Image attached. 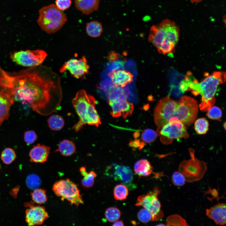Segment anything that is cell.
Listing matches in <instances>:
<instances>
[{
  "mask_svg": "<svg viewBox=\"0 0 226 226\" xmlns=\"http://www.w3.org/2000/svg\"><path fill=\"white\" fill-rule=\"evenodd\" d=\"M108 76L116 87H124L133 80V75L124 69H114L108 73Z\"/></svg>",
  "mask_w": 226,
  "mask_h": 226,
  "instance_id": "cell-16",
  "label": "cell"
},
{
  "mask_svg": "<svg viewBox=\"0 0 226 226\" xmlns=\"http://www.w3.org/2000/svg\"><path fill=\"white\" fill-rule=\"evenodd\" d=\"M16 154L14 150L10 148H6L2 152L1 159L5 164H11L16 158Z\"/></svg>",
  "mask_w": 226,
  "mask_h": 226,
  "instance_id": "cell-31",
  "label": "cell"
},
{
  "mask_svg": "<svg viewBox=\"0 0 226 226\" xmlns=\"http://www.w3.org/2000/svg\"><path fill=\"white\" fill-rule=\"evenodd\" d=\"M226 205L219 203L206 209V214L217 224L224 225L226 223Z\"/></svg>",
  "mask_w": 226,
  "mask_h": 226,
  "instance_id": "cell-18",
  "label": "cell"
},
{
  "mask_svg": "<svg viewBox=\"0 0 226 226\" xmlns=\"http://www.w3.org/2000/svg\"><path fill=\"white\" fill-rule=\"evenodd\" d=\"M72 103L79 117V121L72 127L75 132H78L86 124L98 127L101 124L95 108L96 100L93 96L88 94L85 90H81L76 93Z\"/></svg>",
  "mask_w": 226,
  "mask_h": 226,
  "instance_id": "cell-3",
  "label": "cell"
},
{
  "mask_svg": "<svg viewBox=\"0 0 226 226\" xmlns=\"http://www.w3.org/2000/svg\"><path fill=\"white\" fill-rule=\"evenodd\" d=\"M137 217L139 221L143 223H148L152 220L150 213L144 208H142L139 211L137 214Z\"/></svg>",
  "mask_w": 226,
  "mask_h": 226,
  "instance_id": "cell-36",
  "label": "cell"
},
{
  "mask_svg": "<svg viewBox=\"0 0 226 226\" xmlns=\"http://www.w3.org/2000/svg\"><path fill=\"white\" fill-rule=\"evenodd\" d=\"M129 144L131 146L134 148H137L139 147L140 149L144 145V142L140 143L139 140L137 139L130 141Z\"/></svg>",
  "mask_w": 226,
  "mask_h": 226,
  "instance_id": "cell-40",
  "label": "cell"
},
{
  "mask_svg": "<svg viewBox=\"0 0 226 226\" xmlns=\"http://www.w3.org/2000/svg\"><path fill=\"white\" fill-rule=\"evenodd\" d=\"M209 123L204 118H200L196 120L194 123V128L196 133L200 135L206 134L208 130Z\"/></svg>",
  "mask_w": 226,
  "mask_h": 226,
  "instance_id": "cell-30",
  "label": "cell"
},
{
  "mask_svg": "<svg viewBox=\"0 0 226 226\" xmlns=\"http://www.w3.org/2000/svg\"><path fill=\"white\" fill-rule=\"evenodd\" d=\"M28 208L25 210V219L29 226L42 224L48 218V214L45 207L40 206H34L32 203L25 204Z\"/></svg>",
  "mask_w": 226,
  "mask_h": 226,
  "instance_id": "cell-15",
  "label": "cell"
},
{
  "mask_svg": "<svg viewBox=\"0 0 226 226\" xmlns=\"http://www.w3.org/2000/svg\"><path fill=\"white\" fill-rule=\"evenodd\" d=\"M52 189L56 195L60 197L62 201L67 200L71 205L78 206L84 203L77 186L68 179L61 180L55 182Z\"/></svg>",
  "mask_w": 226,
  "mask_h": 226,
  "instance_id": "cell-6",
  "label": "cell"
},
{
  "mask_svg": "<svg viewBox=\"0 0 226 226\" xmlns=\"http://www.w3.org/2000/svg\"><path fill=\"white\" fill-rule=\"evenodd\" d=\"M160 192V190L155 186L152 191L147 194L139 196L135 204L137 206H142L150 213L152 217V221L159 220L164 216L158 197Z\"/></svg>",
  "mask_w": 226,
  "mask_h": 226,
  "instance_id": "cell-10",
  "label": "cell"
},
{
  "mask_svg": "<svg viewBox=\"0 0 226 226\" xmlns=\"http://www.w3.org/2000/svg\"><path fill=\"white\" fill-rule=\"evenodd\" d=\"M31 198L35 203L41 204L46 202L47 199L46 191L42 188H37L31 193Z\"/></svg>",
  "mask_w": 226,
  "mask_h": 226,
  "instance_id": "cell-27",
  "label": "cell"
},
{
  "mask_svg": "<svg viewBox=\"0 0 226 226\" xmlns=\"http://www.w3.org/2000/svg\"></svg>",
  "mask_w": 226,
  "mask_h": 226,
  "instance_id": "cell-45",
  "label": "cell"
},
{
  "mask_svg": "<svg viewBox=\"0 0 226 226\" xmlns=\"http://www.w3.org/2000/svg\"><path fill=\"white\" fill-rule=\"evenodd\" d=\"M0 90L9 94L14 101L26 104L44 116L57 110L62 99L60 78L46 67H31L11 74L0 66Z\"/></svg>",
  "mask_w": 226,
  "mask_h": 226,
  "instance_id": "cell-1",
  "label": "cell"
},
{
  "mask_svg": "<svg viewBox=\"0 0 226 226\" xmlns=\"http://www.w3.org/2000/svg\"><path fill=\"white\" fill-rule=\"evenodd\" d=\"M128 194L127 187L123 184H118L115 187L113 195L115 199L117 200H124L126 198Z\"/></svg>",
  "mask_w": 226,
  "mask_h": 226,
  "instance_id": "cell-28",
  "label": "cell"
},
{
  "mask_svg": "<svg viewBox=\"0 0 226 226\" xmlns=\"http://www.w3.org/2000/svg\"><path fill=\"white\" fill-rule=\"evenodd\" d=\"M79 171L81 175L83 177L81 180L82 186L86 188H90L93 186L94 184L95 178L97 175L93 171L87 172L85 167H81Z\"/></svg>",
  "mask_w": 226,
  "mask_h": 226,
  "instance_id": "cell-25",
  "label": "cell"
},
{
  "mask_svg": "<svg viewBox=\"0 0 226 226\" xmlns=\"http://www.w3.org/2000/svg\"><path fill=\"white\" fill-rule=\"evenodd\" d=\"M177 102L167 96L158 102L154 111V120L158 127L163 126L175 117Z\"/></svg>",
  "mask_w": 226,
  "mask_h": 226,
  "instance_id": "cell-8",
  "label": "cell"
},
{
  "mask_svg": "<svg viewBox=\"0 0 226 226\" xmlns=\"http://www.w3.org/2000/svg\"><path fill=\"white\" fill-rule=\"evenodd\" d=\"M76 150V146L73 143L69 140L64 139L60 142L55 152H59L62 156L68 157L74 154Z\"/></svg>",
  "mask_w": 226,
  "mask_h": 226,
  "instance_id": "cell-23",
  "label": "cell"
},
{
  "mask_svg": "<svg viewBox=\"0 0 226 226\" xmlns=\"http://www.w3.org/2000/svg\"><path fill=\"white\" fill-rule=\"evenodd\" d=\"M112 226H124V224L121 220L117 221L114 222Z\"/></svg>",
  "mask_w": 226,
  "mask_h": 226,
  "instance_id": "cell-41",
  "label": "cell"
},
{
  "mask_svg": "<svg viewBox=\"0 0 226 226\" xmlns=\"http://www.w3.org/2000/svg\"><path fill=\"white\" fill-rule=\"evenodd\" d=\"M37 138V135L34 131L29 130L25 132L24 133V140L28 144H31L33 143Z\"/></svg>",
  "mask_w": 226,
  "mask_h": 226,
  "instance_id": "cell-37",
  "label": "cell"
},
{
  "mask_svg": "<svg viewBox=\"0 0 226 226\" xmlns=\"http://www.w3.org/2000/svg\"><path fill=\"white\" fill-rule=\"evenodd\" d=\"M158 136L157 132L153 130L147 129L143 131L141 135V138L144 142L150 143L155 140Z\"/></svg>",
  "mask_w": 226,
  "mask_h": 226,
  "instance_id": "cell-32",
  "label": "cell"
},
{
  "mask_svg": "<svg viewBox=\"0 0 226 226\" xmlns=\"http://www.w3.org/2000/svg\"><path fill=\"white\" fill-rule=\"evenodd\" d=\"M76 8L83 14L89 15L97 11L100 0H74Z\"/></svg>",
  "mask_w": 226,
  "mask_h": 226,
  "instance_id": "cell-21",
  "label": "cell"
},
{
  "mask_svg": "<svg viewBox=\"0 0 226 226\" xmlns=\"http://www.w3.org/2000/svg\"><path fill=\"white\" fill-rule=\"evenodd\" d=\"M135 173L139 176H149L153 172V168L147 159H143L137 161L134 165Z\"/></svg>",
  "mask_w": 226,
  "mask_h": 226,
  "instance_id": "cell-22",
  "label": "cell"
},
{
  "mask_svg": "<svg viewBox=\"0 0 226 226\" xmlns=\"http://www.w3.org/2000/svg\"><path fill=\"white\" fill-rule=\"evenodd\" d=\"M51 148L44 144H38L30 150L29 156L30 161L36 163H43L47 160Z\"/></svg>",
  "mask_w": 226,
  "mask_h": 226,
  "instance_id": "cell-19",
  "label": "cell"
},
{
  "mask_svg": "<svg viewBox=\"0 0 226 226\" xmlns=\"http://www.w3.org/2000/svg\"><path fill=\"white\" fill-rule=\"evenodd\" d=\"M72 3L71 0H55V4L58 9L63 11L68 9Z\"/></svg>",
  "mask_w": 226,
  "mask_h": 226,
  "instance_id": "cell-38",
  "label": "cell"
},
{
  "mask_svg": "<svg viewBox=\"0 0 226 226\" xmlns=\"http://www.w3.org/2000/svg\"><path fill=\"white\" fill-rule=\"evenodd\" d=\"M14 101L7 93L0 90V126L9 116V110Z\"/></svg>",
  "mask_w": 226,
  "mask_h": 226,
  "instance_id": "cell-20",
  "label": "cell"
},
{
  "mask_svg": "<svg viewBox=\"0 0 226 226\" xmlns=\"http://www.w3.org/2000/svg\"><path fill=\"white\" fill-rule=\"evenodd\" d=\"M87 63L85 56L79 59H71L62 66L59 71L62 73L68 71L74 78H81L88 73L89 67Z\"/></svg>",
  "mask_w": 226,
  "mask_h": 226,
  "instance_id": "cell-14",
  "label": "cell"
},
{
  "mask_svg": "<svg viewBox=\"0 0 226 226\" xmlns=\"http://www.w3.org/2000/svg\"><path fill=\"white\" fill-rule=\"evenodd\" d=\"M225 72H215L200 82L188 76L185 77L187 91L192 90V93L195 95L200 94L201 96V102L198 105L200 110L207 111L213 106L218 87L225 82Z\"/></svg>",
  "mask_w": 226,
  "mask_h": 226,
  "instance_id": "cell-2",
  "label": "cell"
},
{
  "mask_svg": "<svg viewBox=\"0 0 226 226\" xmlns=\"http://www.w3.org/2000/svg\"><path fill=\"white\" fill-rule=\"evenodd\" d=\"M37 23L44 31L49 34L55 33L61 29L67 20L63 11L55 4L44 6L39 10Z\"/></svg>",
  "mask_w": 226,
  "mask_h": 226,
  "instance_id": "cell-4",
  "label": "cell"
},
{
  "mask_svg": "<svg viewBox=\"0 0 226 226\" xmlns=\"http://www.w3.org/2000/svg\"><path fill=\"white\" fill-rule=\"evenodd\" d=\"M12 60L18 65L24 67H37L42 63L47 53L41 50H27L15 52L10 54Z\"/></svg>",
  "mask_w": 226,
  "mask_h": 226,
  "instance_id": "cell-11",
  "label": "cell"
},
{
  "mask_svg": "<svg viewBox=\"0 0 226 226\" xmlns=\"http://www.w3.org/2000/svg\"><path fill=\"white\" fill-rule=\"evenodd\" d=\"M105 173L107 176L114 178L116 180L120 181L129 188L135 187L132 183L133 176L132 170L128 166L113 163L107 167Z\"/></svg>",
  "mask_w": 226,
  "mask_h": 226,
  "instance_id": "cell-13",
  "label": "cell"
},
{
  "mask_svg": "<svg viewBox=\"0 0 226 226\" xmlns=\"http://www.w3.org/2000/svg\"><path fill=\"white\" fill-rule=\"evenodd\" d=\"M198 111L197 101L190 96H182L177 102L175 117L186 126L192 124L195 121Z\"/></svg>",
  "mask_w": 226,
  "mask_h": 226,
  "instance_id": "cell-7",
  "label": "cell"
},
{
  "mask_svg": "<svg viewBox=\"0 0 226 226\" xmlns=\"http://www.w3.org/2000/svg\"><path fill=\"white\" fill-rule=\"evenodd\" d=\"M26 184L29 188L35 190L38 188L40 186V179L37 175L31 174L27 177L26 180Z\"/></svg>",
  "mask_w": 226,
  "mask_h": 226,
  "instance_id": "cell-33",
  "label": "cell"
},
{
  "mask_svg": "<svg viewBox=\"0 0 226 226\" xmlns=\"http://www.w3.org/2000/svg\"><path fill=\"white\" fill-rule=\"evenodd\" d=\"M166 19L159 25H153L151 28L148 37L149 41L158 49L160 46L166 34Z\"/></svg>",
  "mask_w": 226,
  "mask_h": 226,
  "instance_id": "cell-17",
  "label": "cell"
},
{
  "mask_svg": "<svg viewBox=\"0 0 226 226\" xmlns=\"http://www.w3.org/2000/svg\"><path fill=\"white\" fill-rule=\"evenodd\" d=\"M86 31L87 35L93 38L99 37L103 31L101 23L97 20H93L86 24Z\"/></svg>",
  "mask_w": 226,
  "mask_h": 226,
  "instance_id": "cell-24",
  "label": "cell"
},
{
  "mask_svg": "<svg viewBox=\"0 0 226 226\" xmlns=\"http://www.w3.org/2000/svg\"><path fill=\"white\" fill-rule=\"evenodd\" d=\"M155 226H166L163 223H159L156 225Z\"/></svg>",
  "mask_w": 226,
  "mask_h": 226,
  "instance_id": "cell-43",
  "label": "cell"
},
{
  "mask_svg": "<svg viewBox=\"0 0 226 226\" xmlns=\"http://www.w3.org/2000/svg\"><path fill=\"white\" fill-rule=\"evenodd\" d=\"M120 56V55L119 53L111 51L109 53L107 58L109 61L113 62L117 60Z\"/></svg>",
  "mask_w": 226,
  "mask_h": 226,
  "instance_id": "cell-39",
  "label": "cell"
},
{
  "mask_svg": "<svg viewBox=\"0 0 226 226\" xmlns=\"http://www.w3.org/2000/svg\"><path fill=\"white\" fill-rule=\"evenodd\" d=\"M192 3H198L201 2L202 0H190Z\"/></svg>",
  "mask_w": 226,
  "mask_h": 226,
  "instance_id": "cell-42",
  "label": "cell"
},
{
  "mask_svg": "<svg viewBox=\"0 0 226 226\" xmlns=\"http://www.w3.org/2000/svg\"><path fill=\"white\" fill-rule=\"evenodd\" d=\"M109 91L108 102L112 111L110 114L113 117L122 116L124 118L131 116L134 110L132 103L126 100L128 93L123 87L112 88Z\"/></svg>",
  "mask_w": 226,
  "mask_h": 226,
  "instance_id": "cell-5",
  "label": "cell"
},
{
  "mask_svg": "<svg viewBox=\"0 0 226 226\" xmlns=\"http://www.w3.org/2000/svg\"><path fill=\"white\" fill-rule=\"evenodd\" d=\"M157 133L162 141L164 138L169 140L189 137L186 126L176 117L171 118L168 122L161 127H158Z\"/></svg>",
  "mask_w": 226,
  "mask_h": 226,
  "instance_id": "cell-12",
  "label": "cell"
},
{
  "mask_svg": "<svg viewBox=\"0 0 226 226\" xmlns=\"http://www.w3.org/2000/svg\"><path fill=\"white\" fill-rule=\"evenodd\" d=\"M221 110L216 106H212L207 111V116L213 120H219L222 116Z\"/></svg>",
  "mask_w": 226,
  "mask_h": 226,
  "instance_id": "cell-34",
  "label": "cell"
},
{
  "mask_svg": "<svg viewBox=\"0 0 226 226\" xmlns=\"http://www.w3.org/2000/svg\"><path fill=\"white\" fill-rule=\"evenodd\" d=\"M172 182L173 184L177 186H183L186 181L184 176L179 171H175L172 177Z\"/></svg>",
  "mask_w": 226,
  "mask_h": 226,
  "instance_id": "cell-35",
  "label": "cell"
},
{
  "mask_svg": "<svg viewBox=\"0 0 226 226\" xmlns=\"http://www.w3.org/2000/svg\"><path fill=\"white\" fill-rule=\"evenodd\" d=\"M121 215V212L117 208L110 207L105 210V216L106 219L110 222H114L118 221Z\"/></svg>",
  "mask_w": 226,
  "mask_h": 226,
  "instance_id": "cell-29",
  "label": "cell"
},
{
  "mask_svg": "<svg viewBox=\"0 0 226 226\" xmlns=\"http://www.w3.org/2000/svg\"><path fill=\"white\" fill-rule=\"evenodd\" d=\"M226 122H225L223 123V127H224V129H225V130H226Z\"/></svg>",
  "mask_w": 226,
  "mask_h": 226,
  "instance_id": "cell-44",
  "label": "cell"
},
{
  "mask_svg": "<svg viewBox=\"0 0 226 226\" xmlns=\"http://www.w3.org/2000/svg\"><path fill=\"white\" fill-rule=\"evenodd\" d=\"M47 124L49 127L54 131H58L63 127L65 122L62 116L58 115H53L47 120Z\"/></svg>",
  "mask_w": 226,
  "mask_h": 226,
  "instance_id": "cell-26",
  "label": "cell"
},
{
  "mask_svg": "<svg viewBox=\"0 0 226 226\" xmlns=\"http://www.w3.org/2000/svg\"><path fill=\"white\" fill-rule=\"evenodd\" d=\"M191 158L183 161L179 167V171L188 182L199 180L203 176L207 169L205 163L195 158L194 153L190 150Z\"/></svg>",
  "mask_w": 226,
  "mask_h": 226,
  "instance_id": "cell-9",
  "label": "cell"
}]
</instances>
